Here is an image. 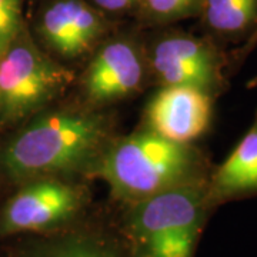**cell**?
<instances>
[{"mask_svg": "<svg viewBox=\"0 0 257 257\" xmlns=\"http://www.w3.org/2000/svg\"><path fill=\"white\" fill-rule=\"evenodd\" d=\"M89 2L106 16L135 12L139 3V0H89Z\"/></svg>", "mask_w": 257, "mask_h": 257, "instance_id": "9a60e30c", "label": "cell"}, {"mask_svg": "<svg viewBox=\"0 0 257 257\" xmlns=\"http://www.w3.org/2000/svg\"><path fill=\"white\" fill-rule=\"evenodd\" d=\"M87 204L80 184L45 177L23 183L0 213V234L56 233L67 229Z\"/></svg>", "mask_w": 257, "mask_h": 257, "instance_id": "8992f818", "label": "cell"}, {"mask_svg": "<svg viewBox=\"0 0 257 257\" xmlns=\"http://www.w3.org/2000/svg\"><path fill=\"white\" fill-rule=\"evenodd\" d=\"M257 46V32L251 36L250 40H247L246 43H243L241 46H237L231 53H229L230 59V73L233 72L234 66H239V64L243 63V60L247 57L253 50L254 47Z\"/></svg>", "mask_w": 257, "mask_h": 257, "instance_id": "2e32d148", "label": "cell"}, {"mask_svg": "<svg viewBox=\"0 0 257 257\" xmlns=\"http://www.w3.org/2000/svg\"><path fill=\"white\" fill-rule=\"evenodd\" d=\"M203 0H139L135 15L146 26H170L199 18Z\"/></svg>", "mask_w": 257, "mask_h": 257, "instance_id": "4fadbf2b", "label": "cell"}, {"mask_svg": "<svg viewBox=\"0 0 257 257\" xmlns=\"http://www.w3.org/2000/svg\"><path fill=\"white\" fill-rule=\"evenodd\" d=\"M0 150V170L18 183L92 170L110 143L109 119L94 110L40 111Z\"/></svg>", "mask_w": 257, "mask_h": 257, "instance_id": "6da1fadb", "label": "cell"}, {"mask_svg": "<svg viewBox=\"0 0 257 257\" xmlns=\"http://www.w3.org/2000/svg\"><path fill=\"white\" fill-rule=\"evenodd\" d=\"M149 72L145 50L130 36L104 39L80 77L86 101L101 107L138 93Z\"/></svg>", "mask_w": 257, "mask_h": 257, "instance_id": "ba28073f", "label": "cell"}, {"mask_svg": "<svg viewBox=\"0 0 257 257\" xmlns=\"http://www.w3.org/2000/svg\"><path fill=\"white\" fill-rule=\"evenodd\" d=\"M207 180L127 203L123 217L127 256L194 257L214 211L207 199Z\"/></svg>", "mask_w": 257, "mask_h": 257, "instance_id": "3957f363", "label": "cell"}, {"mask_svg": "<svg viewBox=\"0 0 257 257\" xmlns=\"http://www.w3.org/2000/svg\"><path fill=\"white\" fill-rule=\"evenodd\" d=\"M74 72L40 46L26 22L0 55V124H16L62 96Z\"/></svg>", "mask_w": 257, "mask_h": 257, "instance_id": "277c9868", "label": "cell"}, {"mask_svg": "<svg viewBox=\"0 0 257 257\" xmlns=\"http://www.w3.org/2000/svg\"><path fill=\"white\" fill-rule=\"evenodd\" d=\"M247 89H257V76L250 79L247 82Z\"/></svg>", "mask_w": 257, "mask_h": 257, "instance_id": "e0dca14e", "label": "cell"}, {"mask_svg": "<svg viewBox=\"0 0 257 257\" xmlns=\"http://www.w3.org/2000/svg\"><path fill=\"white\" fill-rule=\"evenodd\" d=\"M110 25L89 0H47L36 16L33 36L49 55L70 60L94 50Z\"/></svg>", "mask_w": 257, "mask_h": 257, "instance_id": "52a82bcc", "label": "cell"}, {"mask_svg": "<svg viewBox=\"0 0 257 257\" xmlns=\"http://www.w3.org/2000/svg\"><path fill=\"white\" fill-rule=\"evenodd\" d=\"M199 19L204 36L241 46L257 32V0H203Z\"/></svg>", "mask_w": 257, "mask_h": 257, "instance_id": "8fae6325", "label": "cell"}, {"mask_svg": "<svg viewBox=\"0 0 257 257\" xmlns=\"http://www.w3.org/2000/svg\"><path fill=\"white\" fill-rule=\"evenodd\" d=\"M213 103V97L196 89L160 87L146 104V128L175 142L193 143L210 127Z\"/></svg>", "mask_w": 257, "mask_h": 257, "instance_id": "9c48e42d", "label": "cell"}, {"mask_svg": "<svg viewBox=\"0 0 257 257\" xmlns=\"http://www.w3.org/2000/svg\"><path fill=\"white\" fill-rule=\"evenodd\" d=\"M253 196H257V110L246 135L207 180V199L214 210Z\"/></svg>", "mask_w": 257, "mask_h": 257, "instance_id": "30bf717a", "label": "cell"}, {"mask_svg": "<svg viewBox=\"0 0 257 257\" xmlns=\"http://www.w3.org/2000/svg\"><path fill=\"white\" fill-rule=\"evenodd\" d=\"M143 50L160 87H190L214 100L229 89V53L210 37L170 29L152 37Z\"/></svg>", "mask_w": 257, "mask_h": 257, "instance_id": "5b68a950", "label": "cell"}, {"mask_svg": "<svg viewBox=\"0 0 257 257\" xmlns=\"http://www.w3.org/2000/svg\"><path fill=\"white\" fill-rule=\"evenodd\" d=\"M213 167L202 149L143 128L111 139L90 176L109 184L119 200L139 202L166 190L209 179Z\"/></svg>", "mask_w": 257, "mask_h": 257, "instance_id": "7a4b0ae2", "label": "cell"}, {"mask_svg": "<svg viewBox=\"0 0 257 257\" xmlns=\"http://www.w3.org/2000/svg\"><path fill=\"white\" fill-rule=\"evenodd\" d=\"M23 257H128L124 244L92 229H64L33 243Z\"/></svg>", "mask_w": 257, "mask_h": 257, "instance_id": "7c38bea8", "label": "cell"}, {"mask_svg": "<svg viewBox=\"0 0 257 257\" xmlns=\"http://www.w3.org/2000/svg\"><path fill=\"white\" fill-rule=\"evenodd\" d=\"M23 0H0V55L25 25Z\"/></svg>", "mask_w": 257, "mask_h": 257, "instance_id": "5bb4252c", "label": "cell"}]
</instances>
